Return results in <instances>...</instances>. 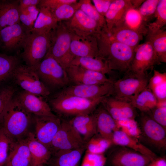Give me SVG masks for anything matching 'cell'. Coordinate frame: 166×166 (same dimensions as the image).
I'll list each match as a JSON object with an SVG mask.
<instances>
[{
  "label": "cell",
  "mask_w": 166,
  "mask_h": 166,
  "mask_svg": "<svg viewBox=\"0 0 166 166\" xmlns=\"http://www.w3.org/2000/svg\"><path fill=\"white\" fill-rule=\"evenodd\" d=\"M160 0H144L138 10L143 21L147 25L155 18L156 8Z\"/></svg>",
  "instance_id": "obj_43"
},
{
  "label": "cell",
  "mask_w": 166,
  "mask_h": 166,
  "mask_svg": "<svg viewBox=\"0 0 166 166\" xmlns=\"http://www.w3.org/2000/svg\"><path fill=\"white\" fill-rule=\"evenodd\" d=\"M96 38L99 57L112 71L126 73L134 58L135 49L114 40L103 30Z\"/></svg>",
  "instance_id": "obj_1"
},
{
  "label": "cell",
  "mask_w": 166,
  "mask_h": 166,
  "mask_svg": "<svg viewBox=\"0 0 166 166\" xmlns=\"http://www.w3.org/2000/svg\"><path fill=\"white\" fill-rule=\"evenodd\" d=\"M77 0H41L38 8L45 7L50 10H53L62 5L74 2Z\"/></svg>",
  "instance_id": "obj_48"
},
{
  "label": "cell",
  "mask_w": 166,
  "mask_h": 166,
  "mask_svg": "<svg viewBox=\"0 0 166 166\" xmlns=\"http://www.w3.org/2000/svg\"><path fill=\"white\" fill-rule=\"evenodd\" d=\"M73 34L80 36L97 35L103 30L98 24L79 9L70 19L62 21Z\"/></svg>",
  "instance_id": "obj_11"
},
{
  "label": "cell",
  "mask_w": 166,
  "mask_h": 166,
  "mask_svg": "<svg viewBox=\"0 0 166 166\" xmlns=\"http://www.w3.org/2000/svg\"><path fill=\"white\" fill-rule=\"evenodd\" d=\"M106 159L103 154L86 152L81 166H104Z\"/></svg>",
  "instance_id": "obj_47"
},
{
  "label": "cell",
  "mask_w": 166,
  "mask_h": 166,
  "mask_svg": "<svg viewBox=\"0 0 166 166\" xmlns=\"http://www.w3.org/2000/svg\"><path fill=\"white\" fill-rule=\"evenodd\" d=\"M70 65L105 75L110 74L113 71L110 69L107 63L100 57H75L72 61Z\"/></svg>",
  "instance_id": "obj_31"
},
{
  "label": "cell",
  "mask_w": 166,
  "mask_h": 166,
  "mask_svg": "<svg viewBox=\"0 0 166 166\" xmlns=\"http://www.w3.org/2000/svg\"><path fill=\"white\" fill-rule=\"evenodd\" d=\"M41 0H19L20 9H24L32 6H37Z\"/></svg>",
  "instance_id": "obj_50"
},
{
  "label": "cell",
  "mask_w": 166,
  "mask_h": 166,
  "mask_svg": "<svg viewBox=\"0 0 166 166\" xmlns=\"http://www.w3.org/2000/svg\"><path fill=\"white\" fill-rule=\"evenodd\" d=\"M86 144L69 121L61 120L60 126L52 140L50 149L53 153L59 151L77 149Z\"/></svg>",
  "instance_id": "obj_9"
},
{
  "label": "cell",
  "mask_w": 166,
  "mask_h": 166,
  "mask_svg": "<svg viewBox=\"0 0 166 166\" xmlns=\"http://www.w3.org/2000/svg\"><path fill=\"white\" fill-rule=\"evenodd\" d=\"M51 31L46 34L30 33L21 54L26 65L35 69L45 57L50 46Z\"/></svg>",
  "instance_id": "obj_6"
},
{
  "label": "cell",
  "mask_w": 166,
  "mask_h": 166,
  "mask_svg": "<svg viewBox=\"0 0 166 166\" xmlns=\"http://www.w3.org/2000/svg\"><path fill=\"white\" fill-rule=\"evenodd\" d=\"M150 112V116L166 129V101H158L156 106Z\"/></svg>",
  "instance_id": "obj_45"
},
{
  "label": "cell",
  "mask_w": 166,
  "mask_h": 166,
  "mask_svg": "<svg viewBox=\"0 0 166 166\" xmlns=\"http://www.w3.org/2000/svg\"><path fill=\"white\" fill-rule=\"evenodd\" d=\"M107 97L89 99L57 92L49 99L48 104L52 111L59 116L73 117L93 113Z\"/></svg>",
  "instance_id": "obj_3"
},
{
  "label": "cell",
  "mask_w": 166,
  "mask_h": 166,
  "mask_svg": "<svg viewBox=\"0 0 166 166\" xmlns=\"http://www.w3.org/2000/svg\"><path fill=\"white\" fill-rule=\"evenodd\" d=\"M51 34L50 46L46 54L55 58L65 69L74 59L70 52L72 33L61 21L51 31Z\"/></svg>",
  "instance_id": "obj_5"
},
{
  "label": "cell",
  "mask_w": 166,
  "mask_h": 166,
  "mask_svg": "<svg viewBox=\"0 0 166 166\" xmlns=\"http://www.w3.org/2000/svg\"><path fill=\"white\" fill-rule=\"evenodd\" d=\"M111 140L113 144L139 152L147 156L152 160L157 157L154 152L141 144L138 139L129 136L120 130L114 132Z\"/></svg>",
  "instance_id": "obj_26"
},
{
  "label": "cell",
  "mask_w": 166,
  "mask_h": 166,
  "mask_svg": "<svg viewBox=\"0 0 166 166\" xmlns=\"http://www.w3.org/2000/svg\"><path fill=\"white\" fill-rule=\"evenodd\" d=\"M39 8V13L31 32L49 33L56 26L58 22L50 10L43 7Z\"/></svg>",
  "instance_id": "obj_29"
},
{
  "label": "cell",
  "mask_w": 166,
  "mask_h": 166,
  "mask_svg": "<svg viewBox=\"0 0 166 166\" xmlns=\"http://www.w3.org/2000/svg\"><path fill=\"white\" fill-rule=\"evenodd\" d=\"M148 87L150 89L158 101H166V73L156 70L149 79Z\"/></svg>",
  "instance_id": "obj_34"
},
{
  "label": "cell",
  "mask_w": 166,
  "mask_h": 166,
  "mask_svg": "<svg viewBox=\"0 0 166 166\" xmlns=\"http://www.w3.org/2000/svg\"><path fill=\"white\" fill-rule=\"evenodd\" d=\"M146 41L150 42L160 62H166V31L161 29L153 34H148Z\"/></svg>",
  "instance_id": "obj_35"
},
{
  "label": "cell",
  "mask_w": 166,
  "mask_h": 166,
  "mask_svg": "<svg viewBox=\"0 0 166 166\" xmlns=\"http://www.w3.org/2000/svg\"><path fill=\"white\" fill-rule=\"evenodd\" d=\"M26 138L12 142L4 166H30L31 156Z\"/></svg>",
  "instance_id": "obj_22"
},
{
  "label": "cell",
  "mask_w": 166,
  "mask_h": 166,
  "mask_svg": "<svg viewBox=\"0 0 166 166\" xmlns=\"http://www.w3.org/2000/svg\"><path fill=\"white\" fill-rule=\"evenodd\" d=\"M93 113L96 118L97 132L101 136L111 140L114 132L119 130L116 121L101 103Z\"/></svg>",
  "instance_id": "obj_24"
},
{
  "label": "cell",
  "mask_w": 166,
  "mask_h": 166,
  "mask_svg": "<svg viewBox=\"0 0 166 166\" xmlns=\"http://www.w3.org/2000/svg\"><path fill=\"white\" fill-rule=\"evenodd\" d=\"M24 109L34 116H55L43 97L23 90L16 97Z\"/></svg>",
  "instance_id": "obj_17"
},
{
  "label": "cell",
  "mask_w": 166,
  "mask_h": 166,
  "mask_svg": "<svg viewBox=\"0 0 166 166\" xmlns=\"http://www.w3.org/2000/svg\"><path fill=\"white\" fill-rule=\"evenodd\" d=\"M12 76L16 83L24 91L40 95L46 98L51 93L40 79L35 69L26 65L19 64Z\"/></svg>",
  "instance_id": "obj_8"
},
{
  "label": "cell",
  "mask_w": 166,
  "mask_h": 166,
  "mask_svg": "<svg viewBox=\"0 0 166 166\" xmlns=\"http://www.w3.org/2000/svg\"><path fill=\"white\" fill-rule=\"evenodd\" d=\"M140 128L141 135L151 144L159 149H165L166 128L147 115L141 117Z\"/></svg>",
  "instance_id": "obj_16"
},
{
  "label": "cell",
  "mask_w": 166,
  "mask_h": 166,
  "mask_svg": "<svg viewBox=\"0 0 166 166\" xmlns=\"http://www.w3.org/2000/svg\"><path fill=\"white\" fill-rule=\"evenodd\" d=\"M113 144L111 140L104 138L100 136H94L86 144V152L103 154Z\"/></svg>",
  "instance_id": "obj_38"
},
{
  "label": "cell",
  "mask_w": 166,
  "mask_h": 166,
  "mask_svg": "<svg viewBox=\"0 0 166 166\" xmlns=\"http://www.w3.org/2000/svg\"><path fill=\"white\" fill-rule=\"evenodd\" d=\"M86 145L76 149L59 151L52 153L53 166H78Z\"/></svg>",
  "instance_id": "obj_30"
},
{
  "label": "cell",
  "mask_w": 166,
  "mask_h": 166,
  "mask_svg": "<svg viewBox=\"0 0 166 166\" xmlns=\"http://www.w3.org/2000/svg\"><path fill=\"white\" fill-rule=\"evenodd\" d=\"M31 156L30 166H44L50 160L52 153L49 148L39 142L29 132L26 138Z\"/></svg>",
  "instance_id": "obj_23"
},
{
  "label": "cell",
  "mask_w": 166,
  "mask_h": 166,
  "mask_svg": "<svg viewBox=\"0 0 166 166\" xmlns=\"http://www.w3.org/2000/svg\"><path fill=\"white\" fill-rule=\"evenodd\" d=\"M118 129L132 137L138 139L141 135L140 127L135 119L116 121Z\"/></svg>",
  "instance_id": "obj_42"
},
{
  "label": "cell",
  "mask_w": 166,
  "mask_h": 166,
  "mask_svg": "<svg viewBox=\"0 0 166 166\" xmlns=\"http://www.w3.org/2000/svg\"><path fill=\"white\" fill-rule=\"evenodd\" d=\"M132 61L126 74L137 76L147 75L146 72L156 65L161 64L151 43L148 41L139 44L134 49Z\"/></svg>",
  "instance_id": "obj_7"
},
{
  "label": "cell",
  "mask_w": 166,
  "mask_h": 166,
  "mask_svg": "<svg viewBox=\"0 0 166 166\" xmlns=\"http://www.w3.org/2000/svg\"><path fill=\"white\" fill-rule=\"evenodd\" d=\"M80 9L89 17L96 21L103 30L107 33L108 29L105 17L100 14L89 0H80Z\"/></svg>",
  "instance_id": "obj_39"
},
{
  "label": "cell",
  "mask_w": 166,
  "mask_h": 166,
  "mask_svg": "<svg viewBox=\"0 0 166 166\" xmlns=\"http://www.w3.org/2000/svg\"><path fill=\"white\" fill-rule=\"evenodd\" d=\"M143 0H113L105 17L108 33L113 27L124 23L127 11L130 8L138 9Z\"/></svg>",
  "instance_id": "obj_18"
},
{
  "label": "cell",
  "mask_w": 166,
  "mask_h": 166,
  "mask_svg": "<svg viewBox=\"0 0 166 166\" xmlns=\"http://www.w3.org/2000/svg\"><path fill=\"white\" fill-rule=\"evenodd\" d=\"M132 106L143 112H150L156 105L158 100L148 87L130 101Z\"/></svg>",
  "instance_id": "obj_32"
},
{
  "label": "cell",
  "mask_w": 166,
  "mask_h": 166,
  "mask_svg": "<svg viewBox=\"0 0 166 166\" xmlns=\"http://www.w3.org/2000/svg\"><path fill=\"white\" fill-rule=\"evenodd\" d=\"M113 0H92V2L97 11L105 17Z\"/></svg>",
  "instance_id": "obj_49"
},
{
  "label": "cell",
  "mask_w": 166,
  "mask_h": 166,
  "mask_svg": "<svg viewBox=\"0 0 166 166\" xmlns=\"http://www.w3.org/2000/svg\"><path fill=\"white\" fill-rule=\"evenodd\" d=\"M65 70L71 84L99 85L113 82L105 74L75 65H69Z\"/></svg>",
  "instance_id": "obj_14"
},
{
  "label": "cell",
  "mask_w": 166,
  "mask_h": 166,
  "mask_svg": "<svg viewBox=\"0 0 166 166\" xmlns=\"http://www.w3.org/2000/svg\"><path fill=\"white\" fill-rule=\"evenodd\" d=\"M124 23L128 27L143 36H146L148 33V25L143 20L137 9L131 8L127 11Z\"/></svg>",
  "instance_id": "obj_33"
},
{
  "label": "cell",
  "mask_w": 166,
  "mask_h": 166,
  "mask_svg": "<svg viewBox=\"0 0 166 166\" xmlns=\"http://www.w3.org/2000/svg\"><path fill=\"white\" fill-rule=\"evenodd\" d=\"M155 18H156L155 21L148 25V34L156 33L165 26L166 0H160L156 8Z\"/></svg>",
  "instance_id": "obj_37"
},
{
  "label": "cell",
  "mask_w": 166,
  "mask_h": 166,
  "mask_svg": "<svg viewBox=\"0 0 166 166\" xmlns=\"http://www.w3.org/2000/svg\"><path fill=\"white\" fill-rule=\"evenodd\" d=\"M147 166H166V160L164 157H157Z\"/></svg>",
  "instance_id": "obj_51"
},
{
  "label": "cell",
  "mask_w": 166,
  "mask_h": 166,
  "mask_svg": "<svg viewBox=\"0 0 166 166\" xmlns=\"http://www.w3.org/2000/svg\"><path fill=\"white\" fill-rule=\"evenodd\" d=\"M35 69L50 93L57 92L71 84L65 70L50 55L46 54Z\"/></svg>",
  "instance_id": "obj_4"
},
{
  "label": "cell",
  "mask_w": 166,
  "mask_h": 166,
  "mask_svg": "<svg viewBox=\"0 0 166 166\" xmlns=\"http://www.w3.org/2000/svg\"><path fill=\"white\" fill-rule=\"evenodd\" d=\"M15 89L7 86L0 89V122L7 105L14 97Z\"/></svg>",
  "instance_id": "obj_46"
},
{
  "label": "cell",
  "mask_w": 166,
  "mask_h": 166,
  "mask_svg": "<svg viewBox=\"0 0 166 166\" xmlns=\"http://www.w3.org/2000/svg\"><path fill=\"white\" fill-rule=\"evenodd\" d=\"M19 64L20 60L17 56L0 53V83L12 76Z\"/></svg>",
  "instance_id": "obj_36"
},
{
  "label": "cell",
  "mask_w": 166,
  "mask_h": 166,
  "mask_svg": "<svg viewBox=\"0 0 166 166\" xmlns=\"http://www.w3.org/2000/svg\"><path fill=\"white\" fill-rule=\"evenodd\" d=\"M70 45V52L75 57H99L96 37L94 36H80L73 33Z\"/></svg>",
  "instance_id": "obj_21"
},
{
  "label": "cell",
  "mask_w": 166,
  "mask_h": 166,
  "mask_svg": "<svg viewBox=\"0 0 166 166\" xmlns=\"http://www.w3.org/2000/svg\"><path fill=\"white\" fill-rule=\"evenodd\" d=\"M126 75L123 78L113 81V95L130 102L148 87L149 79L147 75L137 76Z\"/></svg>",
  "instance_id": "obj_10"
},
{
  "label": "cell",
  "mask_w": 166,
  "mask_h": 166,
  "mask_svg": "<svg viewBox=\"0 0 166 166\" xmlns=\"http://www.w3.org/2000/svg\"><path fill=\"white\" fill-rule=\"evenodd\" d=\"M31 115L13 97L6 107L0 122L1 127L12 141L27 137L30 132Z\"/></svg>",
  "instance_id": "obj_2"
},
{
  "label": "cell",
  "mask_w": 166,
  "mask_h": 166,
  "mask_svg": "<svg viewBox=\"0 0 166 166\" xmlns=\"http://www.w3.org/2000/svg\"><path fill=\"white\" fill-rule=\"evenodd\" d=\"M12 142L1 127L0 128V166H4L6 162Z\"/></svg>",
  "instance_id": "obj_44"
},
{
  "label": "cell",
  "mask_w": 166,
  "mask_h": 166,
  "mask_svg": "<svg viewBox=\"0 0 166 166\" xmlns=\"http://www.w3.org/2000/svg\"><path fill=\"white\" fill-rule=\"evenodd\" d=\"M39 11L40 9L37 6L20 9V23L30 32L33 28Z\"/></svg>",
  "instance_id": "obj_41"
},
{
  "label": "cell",
  "mask_w": 166,
  "mask_h": 166,
  "mask_svg": "<svg viewBox=\"0 0 166 166\" xmlns=\"http://www.w3.org/2000/svg\"><path fill=\"white\" fill-rule=\"evenodd\" d=\"M101 104L116 121L136 117L135 108L127 100L111 95L105 98Z\"/></svg>",
  "instance_id": "obj_19"
},
{
  "label": "cell",
  "mask_w": 166,
  "mask_h": 166,
  "mask_svg": "<svg viewBox=\"0 0 166 166\" xmlns=\"http://www.w3.org/2000/svg\"><path fill=\"white\" fill-rule=\"evenodd\" d=\"M69 121L86 143L97 132L96 118L93 113L75 116Z\"/></svg>",
  "instance_id": "obj_25"
},
{
  "label": "cell",
  "mask_w": 166,
  "mask_h": 166,
  "mask_svg": "<svg viewBox=\"0 0 166 166\" xmlns=\"http://www.w3.org/2000/svg\"><path fill=\"white\" fill-rule=\"evenodd\" d=\"M34 120L36 138L50 149L52 140L60 126L61 119L57 116H34Z\"/></svg>",
  "instance_id": "obj_15"
},
{
  "label": "cell",
  "mask_w": 166,
  "mask_h": 166,
  "mask_svg": "<svg viewBox=\"0 0 166 166\" xmlns=\"http://www.w3.org/2000/svg\"><path fill=\"white\" fill-rule=\"evenodd\" d=\"M19 0L0 1V30L20 23Z\"/></svg>",
  "instance_id": "obj_27"
},
{
  "label": "cell",
  "mask_w": 166,
  "mask_h": 166,
  "mask_svg": "<svg viewBox=\"0 0 166 166\" xmlns=\"http://www.w3.org/2000/svg\"><path fill=\"white\" fill-rule=\"evenodd\" d=\"M108 34L114 40L134 49L143 37L128 27L124 23L112 28Z\"/></svg>",
  "instance_id": "obj_28"
},
{
  "label": "cell",
  "mask_w": 166,
  "mask_h": 166,
  "mask_svg": "<svg viewBox=\"0 0 166 166\" xmlns=\"http://www.w3.org/2000/svg\"><path fill=\"white\" fill-rule=\"evenodd\" d=\"M152 160L147 156L122 147L112 155L110 163L111 166H147Z\"/></svg>",
  "instance_id": "obj_20"
},
{
  "label": "cell",
  "mask_w": 166,
  "mask_h": 166,
  "mask_svg": "<svg viewBox=\"0 0 166 166\" xmlns=\"http://www.w3.org/2000/svg\"><path fill=\"white\" fill-rule=\"evenodd\" d=\"M31 32L21 23L0 30V47L7 51L22 48Z\"/></svg>",
  "instance_id": "obj_12"
},
{
  "label": "cell",
  "mask_w": 166,
  "mask_h": 166,
  "mask_svg": "<svg viewBox=\"0 0 166 166\" xmlns=\"http://www.w3.org/2000/svg\"><path fill=\"white\" fill-rule=\"evenodd\" d=\"M113 82L99 85L71 84L58 92L86 99H95L113 95Z\"/></svg>",
  "instance_id": "obj_13"
},
{
  "label": "cell",
  "mask_w": 166,
  "mask_h": 166,
  "mask_svg": "<svg viewBox=\"0 0 166 166\" xmlns=\"http://www.w3.org/2000/svg\"><path fill=\"white\" fill-rule=\"evenodd\" d=\"M80 0H77L74 2L62 5L51 11L58 22L64 21L71 18L80 8Z\"/></svg>",
  "instance_id": "obj_40"
}]
</instances>
